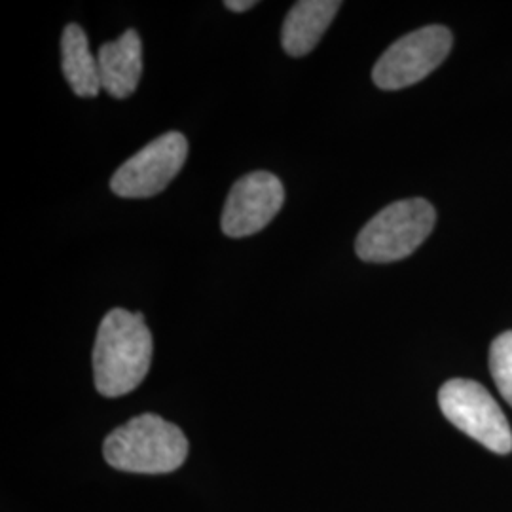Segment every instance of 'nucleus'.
<instances>
[{
    "label": "nucleus",
    "mask_w": 512,
    "mask_h": 512,
    "mask_svg": "<svg viewBox=\"0 0 512 512\" xmlns=\"http://www.w3.org/2000/svg\"><path fill=\"white\" fill-rule=\"evenodd\" d=\"M152 363V334L143 313L110 310L97 330L93 348L95 387L103 397H122L147 378Z\"/></svg>",
    "instance_id": "1"
},
{
    "label": "nucleus",
    "mask_w": 512,
    "mask_h": 512,
    "mask_svg": "<svg viewBox=\"0 0 512 512\" xmlns=\"http://www.w3.org/2000/svg\"><path fill=\"white\" fill-rule=\"evenodd\" d=\"M103 456L118 471L165 475L183 465L188 440L175 423L156 414H143L110 433L103 444Z\"/></svg>",
    "instance_id": "2"
},
{
    "label": "nucleus",
    "mask_w": 512,
    "mask_h": 512,
    "mask_svg": "<svg viewBox=\"0 0 512 512\" xmlns=\"http://www.w3.org/2000/svg\"><path fill=\"white\" fill-rule=\"evenodd\" d=\"M61 65L69 86L78 97H95L103 90L97 57H93L84 29L76 23H69L63 31Z\"/></svg>",
    "instance_id": "10"
},
{
    "label": "nucleus",
    "mask_w": 512,
    "mask_h": 512,
    "mask_svg": "<svg viewBox=\"0 0 512 512\" xmlns=\"http://www.w3.org/2000/svg\"><path fill=\"white\" fill-rule=\"evenodd\" d=\"M224 6L232 12H247V10L256 6V2L255 0H226Z\"/></svg>",
    "instance_id": "12"
},
{
    "label": "nucleus",
    "mask_w": 512,
    "mask_h": 512,
    "mask_svg": "<svg viewBox=\"0 0 512 512\" xmlns=\"http://www.w3.org/2000/svg\"><path fill=\"white\" fill-rule=\"evenodd\" d=\"M490 370L499 393L512 406V330L495 338L490 348Z\"/></svg>",
    "instance_id": "11"
},
{
    "label": "nucleus",
    "mask_w": 512,
    "mask_h": 512,
    "mask_svg": "<svg viewBox=\"0 0 512 512\" xmlns=\"http://www.w3.org/2000/svg\"><path fill=\"white\" fill-rule=\"evenodd\" d=\"M97 63L103 90L116 99L129 97L137 90L143 74V42L137 31L128 29L122 37L105 42Z\"/></svg>",
    "instance_id": "8"
},
{
    "label": "nucleus",
    "mask_w": 512,
    "mask_h": 512,
    "mask_svg": "<svg viewBox=\"0 0 512 512\" xmlns=\"http://www.w3.org/2000/svg\"><path fill=\"white\" fill-rule=\"evenodd\" d=\"M285 202L283 184L268 171H255L232 186L222 211V232L228 238H247L264 230Z\"/></svg>",
    "instance_id": "7"
},
{
    "label": "nucleus",
    "mask_w": 512,
    "mask_h": 512,
    "mask_svg": "<svg viewBox=\"0 0 512 512\" xmlns=\"http://www.w3.org/2000/svg\"><path fill=\"white\" fill-rule=\"evenodd\" d=\"M452 44V33L442 25L418 29L385 50L374 65L372 80L380 90L387 92L418 84L448 57Z\"/></svg>",
    "instance_id": "5"
},
{
    "label": "nucleus",
    "mask_w": 512,
    "mask_h": 512,
    "mask_svg": "<svg viewBox=\"0 0 512 512\" xmlns=\"http://www.w3.org/2000/svg\"><path fill=\"white\" fill-rule=\"evenodd\" d=\"M342 2L338 0H300L287 14L281 42L285 52L293 57L310 54L327 33Z\"/></svg>",
    "instance_id": "9"
},
{
    "label": "nucleus",
    "mask_w": 512,
    "mask_h": 512,
    "mask_svg": "<svg viewBox=\"0 0 512 512\" xmlns=\"http://www.w3.org/2000/svg\"><path fill=\"white\" fill-rule=\"evenodd\" d=\"M439 404L446 420L490 452H511V425L484 385L463 378L450 380L440 387Z\"/></svg>",
    "instance_id": "4"
},
{
    "label": "nucleus",
    "mask_w": 512,
    "mask_h": 512,
    "mask_svg": "<svg viewBox=\"0 0 512 512\" xmlns=\"http://www.w3.org/2000/svg\"><path fill=\"white\" fill-rule=\"evenodd\" d=\"M437 213L427 200L391 203L368 220L355 241L361 260L385 264L412 255L435 228Z\"/></svg>",
    "instance_id": "3"
},
{
    "label": "nucleus",
    "mask_w": 512,
    "mask_h": 512,
    "mask_svg": "<svg viewBox=\"0 0 512 512\" xmlns=\"http://www.w3.org/2000/svg\"><path fill=\"white\" fill-rule=\"evenodd\" d=\"M186 156V137L179 131H169L120 165L112 175L110 188L120 198H152L179 175Z\"/></svg>",
    "instance_id": "6"
}]
</instances>
